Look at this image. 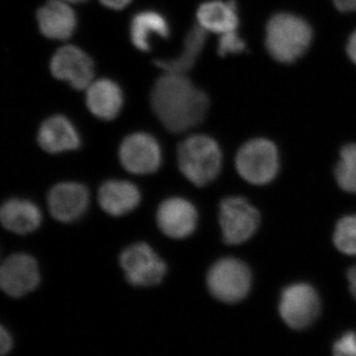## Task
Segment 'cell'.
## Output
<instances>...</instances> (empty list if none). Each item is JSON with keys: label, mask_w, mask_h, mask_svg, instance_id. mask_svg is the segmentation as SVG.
I'll return each instance as SVG.
<instances>
[{"label": "cell", "mask_w": 356, "mask_h": 356, "mask_svg": "<svg viewBox=\"0 0 356 356\" xmlns=\"http://www.w3.org/2000/svg\"><path fill=\"white\" fill-rule=\"evenodd\" d=\"M40 32L51 40H67L77 25L76 14L65 0H49L37 13Z\"/></svg>", "instance_id": "obj_14"}, {"label": "cell", "mask_w": 356, "mask_h": 356, "mask_svg": "<svg viewBox=\"0 0 356 356\" xmlns=\"http://www.w3.org/2000/svg\"><path fill=\"white\" fill-rule=\"evenodd\" d=\"M236 172L252 185L270 184L280 168V152L273 142L266 138H254L245 142L236 153Z\"/></svg>", "instance_id": "obj_4"}, {"label": "cell", "mask_w": 356, "mask_h": 356, "mask_svg": "<svg viewBox=\"0 0 356 356\" xmlns=\"http://www.w3.org/2000/svg\"><path fill=\"white\" fill-rule=\"evenodd\" d=\"M2 226L17 235H27L39 228L42 213L36 204L29 200L10 199L0 210Z\"/></svg>", "instance_id": "obj_19"}, {"label": "cell", "mask_w": 356, "mask_h": 356, "mask_svg": "<svg viewBox=\"0 0 356 356\" xmlns=\"http://www.w3.org/2000/svg\"><path fill=\"white\" fill-rule=\"evenodd\" d=\"M198 213L193 204L184 198L166 199L159 205L156 222L159 229L168 238H187L195 231Z\"/></svg>", "instance_id": "obj_12"}, {"label": "cell", "mask_w": 356, "mask_h": 356, "mask_svg": "<svg viewBox=\"0 0 356 356\" xmlns=\"http://www.w3.org/2000/svg\"><path fill=\"white\" fill-rule=\"evenodd\" d=\"M332 240L341 254L355 257L356 214L346 215L337 222Z\"/></svg>", "instance_id": "obj_23"}, {"label": "cell", "mask_w": 356, "mask_h": 356, "mask_svg": "<svg viewBox=\"0 0 356 356\" xmlns=\"http://www.w3.org/2000/svg\"><path fill=\"white\" fill-rule=\"evenodd\" d=\"M178 168L191 184L206 186L221 172L222 152L219 144L206 135H194L180 143L177 149Z\"/></svg>", "instance_id": "obj_3"}, {"label": "cell", "mask_w": 356, "mask_h": 356, "mask_svg": "<svg viewBox=\"0 0 356 356\" xmlns=\"http://www.w3.org/2000/svg\"><path fill=\"white\" fill-rule=\"evenodd\" d=\"M69 3H81V2L88 1V0H65Z\"/></svg>", "instance_id": "obj_31"}, {"label": "cell", "mask_w": 356, "mask_h": 356, "mask_svg": "<svg viewBox=\"0 0 356 356\" xmlns=\"http://www.w3.org/2000/svg\"><path fill=\"white\" fill-rule=\"evenodd\" d=\"M261 220L259 210L245 198L231 196L220 203L219 222L222 240L227 245L248 242L259 229Z\"/></svg>", "instance_id": "obj_6"}, {"label": "cell", "mask_w": 356, "mask_h": 356, "mask_svg": "<svg viewBox=\"0 0 356 356\" xmlns=\"http://www.w3.org/2000/svg\"><path fill=\"white\" fill-rule=\"evenodd\" d=\"M121 165L134 175H149L159 170L161 149L158 140L147 133L127 136L119 149Z\"/></svg>", "instance_id": "obj_10"}, {"label": "cell", "mask_w": 356, "mask_h": 356, "mask_svg": "<svg viewBox=\"0 0 356 356\" xmlns=\"http://www.w3.org/2000/svg\"><path fill=\"white\" fill-rule=\"evenodd\" d=\"M40 147L49 154L74 151L81 146L76 127L64 115H54L42 123L38 132Z\"/></svg>", "instance_id": "obj_15"}, {"label": "cell", "mask_w": 356, "mask_h": 356, "mask_svg": "<svg viewBox=\"0 0 356 356\" xmlns=\"http://www.w3.org/2000/svg\"><path fill=\"white\" fill-rule=\"evenodd\" d=\"M119 261L126 280L133 286H156L163 281L168 269L165 262L146 243L126 248Z\"/></svg>", "instance_id": "obj_7"}, {"label": "cell", "mask_w": 356, "mask_h": 356, "mask_svg": "<svg viewBox=\"0 0 356 356\" xmlns=\"http://www.w3.org/2000/svg\"><path fill=\"white\" fill-rule=\"evenodd\" d=\"M346 56L348 60L356 65V28L350 33L346 43Z\"/></svg>", "instance_id": "obj_28"}, {"label": "cell", "mask_w": 356, "mask_h": 356, "mask_svg": "<svg viewBox=\"0 0 356 356\" xmlns=\"http://www.w3.org/2000/svg\"><path fill=\"white\" fill-rule=\"evenodd\" d=\"M39 267L31 255L15 254L7 257L0 268V286L8 296L19 298L38 287Z\"/></svg>", "instance_id": "obj_11"}, {"label": "cell", "mask_w": 356, "mask_h": 356, "mask_svg": "<svg viewBox=\"0 0 356 356\" xmlns=\"http://www.w3.org/2000/svg\"><path fill=\"white\" fill-rule=\"evenodd\" d=\"M313 41L311 23L290 11L274 13L264 28V48L278 64H296L310 50Z\"/></svg>", "instance_id": "obj_2"}, {"label": "cell", "mask_w": 356, "mask_h": 356, "mask_svg": "<svg viewBox=\"0 0 356 356\" xmlns=\"http://www.w3.org/2000/svg\"><path fill=\"white\" fill-rule=\"evenodd\" d=\"M198 25L205 31L225 33L236 31L240 24V14L235 0H208L197 9Z\"/></svg>", "instance_id": "obj_18"}, {"label": "cell", "mask_w": 356, "mask_h": 356, "mask_svg": "<svg viewBox=\"0 0 356 356\" xmlns=\"http://www.w3.org/2000/svg\"><path fill=\"white\" fill-rule=\"evenodd\" d=\"M334 356H356V334L348 332L337 339L332 348Z\"/></svg>", "instance_id": "obj_25"}, {"label": "cell", "mask_w": 356, "mask_h": 356, "mask_svg": "<svg viewBox=\"0 0 356 356\" xmlns=\"http://www.w3.org/2000/svg\"><path fill=\"white\" fill-rule=\"evenodd\" d=\"M151 104L166 130L182 133L202 123L210 100L185 74L165 72L154 83Z\"/></svg>", "instance_id": "obj_1"}, {"label": "cell", "mask_w": 356, "mask_h": 356, "mask_svg": "<svg viewBox=\"0 0 356 356\" xmlns=\"http://www.w3.org/2000/svg\"><path fill=\"white\" fill-rule=\"evenodd\" d=\"M51 74L77 90L88 89L93 83L95 63L86 51L76 46L58 49L50 63Z\"/></svg>", "instance_id": "obj_9"}, {"label": "cell", "mask_w": 356, "mask_h": 356, "mask_svg": "<svg viewBox=\"0 0 356 356\" xmlns=\"http://www.w3.org/2000/svg\"><path fill=\"white\" fill-rule=\"evenodd\" d=\"M140 201L138 187L126 180H108L100 186L98 202L110 216L120 217L136 209Z\"/></svg>", "instance_id": "obj_17"}, {"label": "cell", "mask_w": 356, "mask_h": 356, "mask_svg": "<svg viewBox=\"0 0 356 356\" xmlns=\"http://www.w3.org/2000/svg\"><path fill=\"white\" fill-rule=\"evenodd\" d=\"M331 1L339 13H356V0H331Z\"/></svg>", "instance_id": "obj_26"}, {"label": "cell", "mask_w": 356, "mask_h": 356, "mask_svg": "<svg viewBox=\"0 0 356 356\" xmlns=\"http://www.w3.org/2000/svg\"><path fill=\"white\" fill-rule=\"evenodd\" d=\"M334 178L343 191L356 195V143L346 145L339 152Z\"/></svg>", "instance_id": "obj_22"}, {"label": "cell", "mask_w": 356, "mask_h": 356, "mask_svg": "<svg viewBox=\"0 0 356 356\" xmlns=\"http://www.w3.org/2000/svg\"><path fill=\"white\" fill-rule=\"evenodd\" d=\"M348 280L351 294L356 300V264L348 269Z\"/></svg>", "instance_id": "obj_30"}, {"label": "cell", "mask_w": 356, "mask_h": 356, "mask_svg": "<svg viewBox=\"0 0 356 356\" xmlns=\"http://www.w3.org/2000/svg\"><path fill=\"white\" fill-rule=\"evenodd\" d=\"M170 35V23L163 15L154 10H145L134 15L130 23V38L138 50L149 51L154 37L168 39Z\"/></svg>", "instance_id": "obj_20"}, {"label": "cell", "mask_w": 356, "mask_h": 356, "mask_svg": "<svg viewBox=\"0 0 356 356\" xmlns=\"http://www.w3.org/2000/svg\"><path fill=\"white\" fill-rule=\"evenodd\" d=\"M320 311V296L309 283H292L281 292L280 316L292 329H306L315 322Z\"/></svg>", "instance_id": "obj_8"}, {"label": "cell", "mask_w": 356, "mask_h": 356, "mask_svg": "<svg viewBox=\"0 0 356 356\" xmlns=\"http://www.w3.org/2000/svg\"><path fill=\"white\" fill-rule=\"evenodd\" d=\"M252 284L250 266L236 257H222L210 267L207 273L208 289L224 303L242 301L250 293Z\"/></svg>", "instance_id": "obj_5"}, {"label": "cell", "mask_w": 356, "mask_h": 356, "mask_svg": "<svg viewBox=\"0 0 356 356\" xmlns=\"http://www.w3.org/2000/svg\"><path fill=\"white\" fill-rule=\"evenodd\" d=\"M13 339L10 334L6 331V327H1L0 330V351L1 355H6L13 348Z\"/></svg>", "instance_id": "obj_27"}, {"label": "cell", "mask_w": 356, "mask_h": 356, "mask_svg": "<svg viewBox=\"0 0 356 356\" xmlns=\"http://www.w3.org/2000/svg\"><path fill=\"white\" fill-rule=\"evenodd\" d=\"M102 6L114 10H121L131 3L132 0H99Z\"/></svg>", "instance_id": "obj_29"}, {"label": "cell", "mask_w": 356, "mask_h": 356, "mask_svg": "<svg viewBox=\"0 0 356 356\" xmlns=\"http://www.w3.org/2000/svg\"><path fill=\"white\" fill-rule=\"evenodd\" d=\"M47 202L54 219L62 222H76L88 209L89 192L83 184L62 182L49 191Z\"/></svg>", "instance_id": "obj_13"}, {"label": "cell", "mask_w": 356, "mask_h": 356, "mask_svg": "<svg viewBox=\"0 0 356 356\" xmlns=\"http://www.w3.org/2000/svg\"><path fill=\"white\" fill-rule=\"evenodd\" d=\"M247 50V43L238 32L231 31L220 35L217 51L220 57L231 55H240Z\"/></svg>", "instance_id": "obj_24"}, {"label": "cell", "mask_w": 356, "mask_h": 356, "mask_svg": "<svg viewBox=\"0 0 356 356\" xmlns=\"http://www.w3.org/2000/svg\"><path fill=\"white\" fill-rule=\"evenodd\" d=\"M207 33L200 26H193L185 36L181 53L177 58L156 60L154 65L170 74H186L200 57L207 41Z\"/></svg>", "instance_id": "obj_21"}, {"label": "cell", "mask_w": 356, "mask_h": 356, "mask_svg": "<svg viewBox=\"0 0 356 356\" xmlns=\"http://www.w3.org/2000/svg\"><path fill=\"white\" fill-rule=\"evenodd\" d=\"M124 97L118 83L112 79H100L86 89L89 111L102 120L111 121L120 113Z\"/></svg>", "instance_id": "obj_16"}]
</instances>
